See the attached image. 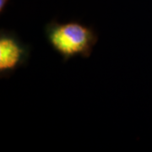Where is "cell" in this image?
Returning <instances> with one entry per match:
<instances>
[{"label": "cell", "instance_id": "3", "mask_svg": "<svg viewBox=\"0 0 152 152\" xmlns=\"http://www.w3.org/2000/svg\"><path fill=\"white\" fill-rule=\"evenodd\" d=\"M10 0H0V13L4 14Z\"/></svg>", "mask_w": 152, "mask_h": 152}, {"label": "cell", "instance_id": "2", "mask_svg": "<svg viewBox=\"0 0 152 152\" xmlns=\"http://www.w3.org/2000/svg\"><path fill=\"white\" fill-rule=\"evenodd\" d=\"M31 56V46L20 41L16 33L0 31V76L7 78L19 68L27 64Z\"/></svg>", "mask_w": 152, "mask_h": 152}, {"label": "cell", "instance_id": "1", "mask_svg": "<svg viewBox=\"0 0 152 152\" xmlns=\"http://www.w3.org/2000/svg\"><path fill=\"white\" fill-rule=\"evenodd\" d=\"M44 33L51 48L64 63L77 56L88 58L98 41L94 28L79 20L60 23L53 20L45 26Z\"/></svg>", "mask_w": 152, "mask_h": 152}]
</instances>
